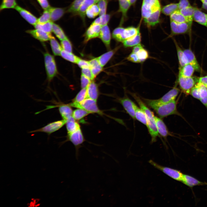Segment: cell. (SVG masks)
I'll use <instances>...</instances> for the list:
<instances>
[{"mask_svg":"<svg viewBox=\"0 0 207 207\" xmlns=\"http://www.w3.org/2000/svg\"><path fill=\"white\" fill-rule=\"evenodd\" d=\"M192 23L188 22L177 23L170 20L171 32L170 37L189 33L191 31Z\"/></svg>","mask_w":207,"mask_h":207,"instance_id":"52a82bcc","label":"cell"},{"mask_svg":"<svg viewBox=\"0 0 207 207\" xmlns=\"http://www.w3.org/2000/svg\"><path fill=\"white\" fill-rule=\"evenodd\" d=\"M195 69L191 64H188L182 67L179 68V76L184 77H191Z\"/></svg>","mask_w":207,"mask_h":207,"instance_id":"4316f807","label":"cell"},{"mask_svg":"<svg viewBox=\"0 0 207 207\" xmlns=\"http://www.w3.org/2000/svg\"><path fill=\"white\" fill-rule=\"evenodd\" d=\"M89 62L90 68L95 77L102 71L103 67L99 63L97 58H94Z\"/></svg>","mask_w":207,"mask_h":207,"instance_id":"f546056e","label":"cell"},{"mask_svg":"<svg viewBox=\"0 0 207 207\" xmlns=\"http://www.w3.org/2000/svg\"><path fill=\"white\" fill-rule=\"evenodd\" d=\"M61 43L62 49L70 52H72L71 43L68 38L61 41Z\"/></svg>","mask_w":207,"mask_h":207,"instance_id":"f5cc1de1","label":"cell"},{"mask_svg":"<svg viewBox=\"0 0 207 207\" xmlns=\"http://www.w3.org/2000/svg\"><path fill=\"white\" fill-rule=\"evenodd\" d=\"M52 22L59 20L64 15L66 11L64 8L51 7L48 9Z\"/></svg>","mask_w":207,"mask_h":207,"instance_id":"7402d4cb","label":"cell"},{"mask_svg":"<svg viewBox=\"0 0 207 207\" xmlns=\"http://www.w3.org/2000/svg\"><path fill=\"white\" fill-rule=\"evenodd\" d=\"M43 55L47 79L51 82L58 73L55 60L53 56L47 52L44 53Z\"/></svg>","mask_w":207,"mask_h":207,"instance_id":"5b68a950","label":"cell"},{"mask_svg":"<svg viewBox=\"0 0 207 207\" xmlns=\"http://www.w3.org/2000/svg\"><path fill=\"white\" fill-rule=\"evenodd\" d=\"M50 21V14L48 9L44 10L42 15L38 19L37 23L43 24Z\"/></svg>","mask_w":207,"mask_h":207,"instance_id":"c3c4849f","label":"cell"},{"mask_svg":"<svg viewBox=\"0 0 207 207\" xmlns=\"http://www.w3.org/2000/svg\"><path fill=\"white\" fill-rule=\"evenodd\" d=\"M53 23L52 22L50 21L43 24L37 23L34 26L35 29H40L47 33H51L52 32Z\"/></svg>","mask_w":207,"mask_h":207,"instance_id":"ab89813d","label":"cell"},{"mask_svg":"<svg viewBox=\"0 0 207 207\" xmlns=\"http://www.w3.org/2000/svg\"><path fill=\"white\" fill-rule=\"evenodd\" d=\"M68 135L67 140L71 142L74 146L76 150V157L77 159H78L79 155V148L85 141L80 128L68 134Z\"/></svg>","mask_w":207,"mask_h":207,"instance_id":"ba28073f","label":"cell"},{"mask_svg":"<svg viewBox=\"0 0 207 207\" xmlns=\"http://www.w3.org/2000/svg\"><path fill=\"white\" fill-rule=\"evenodd\" d=\"M149 162L155 168L161 171L172 179L181 182L183 174L180 171L169 167L161 165L150 160Z\"/></svg>","mask_w":207,"mask_h":207,"instance_id":"8992f818","label":"cell"},{"mask_svg":"<svg viewBox=\"0 0 207 207\" xmlns=\"http://www.w3.org/2000/svg\"><path fill=\"white\" fill-rule=\"evenodd\" d=\"M179 10L178 3H171L167 5L162 9V13L167 16H170L174 12Z\"/></svg>","mask_w":207,"mask_h":207,"instance_id":"74e56055","label":"cell"},{"mask_svg":"<svg viewBox=\"0 0 207 207\" xmlns=\"http://www.w3.org/2000/svg\"><path fill=\"white\" fill-rule=\"evenodd\" d=\"M87 98V89H82L73 99V103H80Z\"/></svg>","mask_w":207,"mask_h":207,"instance_id":"bcb514c9","label":"cell"},{"mask_svg":"<svg viewBox=\"0 0 207 207\" xmlns=\"http://www.w3.org/2000/svg\"><path fill=\"white\" fill-rule=\"evenodd\" d=\"M15 9L30 24L34 26L37 23L38 19L28 10L17 5Z\"/></svg>","mask_w":207,"mask_h":207,"instance_id":"7c38bea8","label":"cell"},{"mask_svg":"<svg viewBox=\"0 0 207 207\" xmlns=\"http://www.w3.org/2000/svg\"><path fill=\"white\" fill-rule=\"evenodd\" d=\"M139 31V26L137 27L130 26L126 28L119 26L113 30L112 36L117 41L122 43L134 37Z\"/></svg>","mask_w":207,"mask_h":207,"instance_id":"7a4b0ae2","label":"cell"},{"mask_svg":"<svg viewBox=\"0 0 207 207\" xmlns=\"http://www.w3.org/2000/svg\"><path fill=\"white\" fill-rule=\"evenodd\" d=\"M101 26L99 25L91 24L85 33V42L99 37Z\"/></svg>","mask_w":207,"mask_h":207,"instance_id":"9a60e30c","label":"cell"},{"mask_svg":"<svg viewBox=\"0 0 207 207\" xmlns=\"http://www.w3.org/2000/svg\"><path fill=\"white\" fill-rule=\"evenodd\" d=\"M134 108L135 119L147 126V120L145 113L140 108H139L135 104L134 105Z\"/></svg>","mask_w":207,"mask_h":207,"instance_id":"1f68e13d","label":"cell"},{"mask_svg":"<svg viewBox=\"0 0 207 207\" xmlns=\"http://www.w3.org/2000/svg\"><path fill=\"white\" fill-rule=\"evenodd\" d=\"M26 32L41 42H46L49 40L52 36L51 33H47L39 29L28 30Z\"/></svg>","mask_w":207,"mask_h":207,"instance_id":"4fadbf2b","label":"cell"},{"mask_svg":"<svg viewBox=\"0 0 207 207\" xmlns=\"http://www.w3.org/2000/svg\"><path fill=\"white\" fill-rule=\"evenodd\" d=\"M119 48L118 47H117L114 49L109 51L97 58L99 63L102 67L106 64Z\"/></svg>","mask_w":207,"mask_h":207,"instance_id":"4dcf8cb0","label":"cell"},{"mask_svg":"<svg viewBox=\"0 0 207 207\" xmlns=\"http://www.w3.org/2000/svg\"><path fill=\"white\" fill-rule=\"evenodd\" d=\"M66 123V121L62 119L54 121L47 124L39 129L31 131L30 133L44 132L49 135L61 128Z\"/></svg>","mask_w":207,"mask_h":207,"instance_id":"9c48e42d","label":"cell"},{"mask_svg":"<svg viewBox=\"0 0 207 207\" xmlns=\"http://www.w3.org/2000/svg\"><path fill=\"white\" fill-rule=\"evenodd\" d=\"M91 82V80L90 79L82 74L81 77V85L82 89H87Z\"/></svg>","mask_w":207,"mask_h":207,"instance_id":"db71d44e","label":"cell"},{"mask_svg":"<svg viewBox=\"0 0 207 207\" xmlns=\"http://www.w3.org/2000/svg\"><path fill=\"white\" fill-rule=\"evenodd\" d=\"M49 40L50 46L53 54L55 56L61 55L62 49L58 42L53 36Z\"/></svg>","mask_w":207,"mask_h":207,"instance_id":"836d02e7","label":"cell"},{"mask_svg":"<svg viewBox=\"0 0 207 207\" xmlns=\"http://www.w3.org/2000/svg\"><path fill=\"white\" fill-rule=\"evenodd\" d=\"M139 59L140 63L144 62L149 57V54L147 51L143 47L136 53Z\"/></svg>","mask_w":207,"mask_h":207,"instance_id":"f907efd6","label":"cell"},{"mask_svg":"<svg viewBox=\"0 0 207 207\" xmlns=\"http://www.w3.org/2000/svg\"><path fill=\"white\" fill-rule=\"evenodd\" d=\"M183 51L187 57L188 64L193 66L196 71H200V66L191 50L190 49H186Z\"/></svg>","mask_w":207,"mask_h":207,"instance_id":"484cf974","label":"cell"},{"mask_svg":"<svg viewBox=\"0 0 207 207\" xmlns=\"http://www.w3.org/2000/svg\"><path fill=\"white\" fill-rule=\"evenodd\" d=\"M98 2L95 0H85L80 6L76 14L80 17L84 23H85L87 10L90 5Z\"/></svg>","mask_w":207,"mask_h":207,"instance_id":"d6986e66","label":"cell"},{"mask_svg":"<svg viewBox=\"0 0 207 207\" xmlns=\"http://www.w3.org/2000/svg\"><path fill=\"white\" fill-rule=\"evenodd\" d=\"M150 107L155 111L160 118H164L172 115H180L177 111L175 100L167 103L152 105Z\"/></svg>","mask_w":207,"mask_h":207,"instance_id":"3957f363","label":"cell"},{"mask_svg":"<svg viewBox=\"0 0 207 207\" xmlns=\"http://www.w3.org/2000/svg\"><path fill=\"white\" fill-rule=\"evenodd\" d=\"M85 0H74L67 10L68 13L76 14L78 9Z\"/></svg>","mask_w":207,"mask_h":207,"instance_id":"b9f144b4","label":"cell"},{"mask_svg":"<svg viewBox=\"0 0 207 207\" xmlns=\"http://www.w3.org/2000/svg\"><path fill=\"white\" fill-rule=\"evenodd\" d=\"M198 82L201 83L207 88V75L200 77L198 79Z\"/></svg>","mask_w":207,"mask_h":207,"instance_id":"94428289","label":"cell"},{"mask_svg":"<svg viewBox=\"0 0 207 207\" xmlns=\"http://www.w3.org/2000/svg\"><path fill=\"white\" fill-rule=\"evenodd\" d=\"M95 0V1H97L98 2L99 1H100V0Z\"/></svg>","mask_w":207,"mask_h":207,"instance_id":"e7e4bbea","label":"cell"},{"mask_svg":"<svg viewBox=\"0 0 207 207\" xmlns=\"http://www.w3.org/2000/svg\"><path fill=\"white\" fill-rule=\"evenodd\" d=\"M72 116L66 121V126L68 134L72 133L80 128L78 123Z\"/></svg>","mask_w":207,"mask_h":207,"instance_id":"f1b7e54d","label":"cell"},{"mask_svg":"<svg viewBox=\"0 0 207 207\" xmlns=\"http://www.w3.org/2000/svg\"><path fill=\"white\" fill-rule=\"evenodd\" d=\"M142 4L156 9L161 8L159 0H143Z\"/></svg>","mask_w":207,"mask_h":207,"instance_id":"816d5d0a","label":"cell"},{"mask_svg":"<svg viewBox=\"0 0 207 207\" xmlns=\"http://www.w3.org/2000/svg\"><path fill=\"white\" fill-rule=\"evenodd\" d=\"M196 80L193 77H184L179 76L178 82L180 87L186 95L190 93L192 88L196 83Z\"/></svg>","mask_w":207,"mask_h":207,"instance_id":"8fae6325","label":"cell"},{"mask_svg":"<svg viewBox=\"0 0 207 207\" xmlns=\"http://www.w3.org/2000/svg\"><path fill=\"white\" fill-rule=\"evenodd\" d=\"M99 9L98 6L96 4L90 5L86 11V14L87 17L90 19L95 18L99 15Z\"/></svg>","mask_w":207,"mask_h":207,"instance_id":"8d00e7d4","label":"cell"},{"mask_svg":"<svg viewBox=\"0 0 207 207\" xmlns=\"http://www.w3.org/2000/svg\"><path fill=\"white\" fill-rule=\"evenodd\" d=\"M119 101L126 112L133 119H135V103L127 97L120 99Z\"/></svg>","mask_w":207,"mask_h":207,"instance_id":"5bb4252c","label":"cell"},{"mask_svg":"<svg viewBox=\"0 0 207 207\" xmlns=\"http://www.w3.org/2000/svg\"><path fill=\"white\" fill-rule=\"evenodd\" d=\"M137 0H128L131 5L134 4Z\"/></svg>","mask_w":207,"mask_h":207,"instance_id":"be15d7a7","label":"cell"},{"mask_svg":"<svg viewBox=\"0 0 207 207\" xmlns=\"http://www.w3.org/2000/svg\"><path fill=\"white\" fill-rule=\"evenodd\" d=\"M126 59L129 61L135 63H140L137 54L131 52L128 56Z\"/></svg>","mask_w":207,"mask_h":207,"instance_id":"9f6ffc18","label":"cell"},{"mask_svg":"<svg viewBox=\"0 0 207 207\" xmlns=\"http://www.w3.org/2000/svg\"><path fill=\"white\" fill-rule=\"evenodd\" d=\"M189 187L199 185H207V183L200 181L190 175L183 174L181 182Z\"/></svg>","mask_w":207,"mask_h":207,"instance_id":"2e32d148","label":"cell"},{"mask_svg":"<svg viewBox=\"0 0 207 207\" xmlns=\"http://www.w3.org/2000/svg\"><path fill=\"white\" fill-rule=\"evenodd\" d=\"M110 18V15L106 14L101 16L95 19L91 24L99 25L103 26L108 24Z\"/></svg>","mask_w":207,"mask_h":207,"instance_id":"7bdbcfd3","label":"cell"},{"mask_svg":"<svg viewBox=\"0 0 207 207\" xmlns=\"http://www.w3.org/2000/svg\"><path fill=\"white\" fill-rule=\"evenodd\" d=\"M108 0H101L97 2V5L99 9V16L106 14Z\"/></svg>","mask_w":207,"mask_h":207,"instance_id":"681fc988","label":"cell"},{"mask_svg":"<svg viewBox=\"0 0 207 207\" xmlns=\"http://www.w3.org/2000/svg\"><path fill=\"white\" fill-rule=\"evenodd\" d=\"M90 113L84 109L78 108L73 111L72 116L76 120H79Z\"/></svg>","mask_w":207,"mask_h":207,"instance_id":"ee69618b","label":"cell"},{"mask_svg":"<svg viewBox=\"0 0 207 207\" xmlns=\"http://www.w3.org/2000/svg\"><path fill=\"white\" fill-rule=\"evenodd\" d=\"M179 89L175 87L169 91L160 98L156 99H143L145 103L149 106L167 103L175 100L178 95Z\"/></svg>","mask_w":207,"mask_h":207,"instance_id":"277c9868","label":"cell"},{"mask_svg":"<svg viewBox=\"0 0 207 207\" xmlns=\"http://www.w3.org/2000/svg\"><path fill=\"white\" fill-rule=\"evenodd\" d=\"M155 120L159 134L165 138L170 135L163 121L160 118L155 116Z\"/></svg>","mask_w":207,"mask_h":207,"instance_id":"ffe728a7","label":"cell"},{"mask_svg":"<svg viewBox=\"0 0 207 207\" xmlns=\"http://www.w3.org/2000/svg\"><path fill=\"white\" fill-rule=\"evenodd\" d=\"M206 20H207V14H206Z\"/></svg>","mask_w":207,"mask_h":207,"instance_id":"03108f58","label":"cell"},{"mask_svg":"<svg viewBox=\"0 0 207 207\" xmlns=\"http://www.w3.org/2000/svg\"><path fill=\"white\" fill-rule=\"evenodd\" d=\"M157 10H158L142 4L141 9L142 17L144 19L147 18L153 13Z\"/></svg>","mask_w":207,"mask_h":207,"instance_id":"7dc6e473","label":"cell"},{"mask_svg":"<svg viewBox=\"0 0 207 207\" xmlns=\"http://www.w3.org/2000/svg\"><path fill=\"white\" fill-rule=\"evenodd\" d=\"M76 64L81 68L87 67L90 68L89 61L81 59L80 58Z\"/></svg>","mask_w":207,"mask_h":207,"instance_id":"91938a15","label":"cell"},{"mask_svg":"<svg viewBox=\"0 0 207 207\" xmlns=\"http://www.w3.org/2000/svg\"><path fill=\"white\" fill-rule=\"evenodd\" d=\"M17 5L16 0H2L0 6L1 11L6 9H15Z\"/></svg>","mask_w":207,"mask_h":207,"instance_id":"f6af8a7d","label":"cell"},{"mask_svg":"<svg viewBox=\"0 0 207 207\" xmlns=\"http://www.w3.org/2000/svg\"><path fill=\"white\" fill-rule=\"evenodd\" d=\"M37 1L44 10L48 9L50 7L48 0H37Z\"/></svg>","mask_w":207,"mask_h":207,"instance_id":"680465c9","label":"cell"},{"mask_svg":"<svg viewBox=\"0 0 207 207\" xmlns=\"http://www.w3.org/2000/svg\"><path fill=\"white\" fill-rule=\"evenodd\" d=\"M193 20L200 24L207 27L206 14L196 7H195Z\"/></svg>","mask_w":207,"mask_h":207,"instance_id":"44dd1931","label":"cell"},{"mask_svg":"<svg viewBox=\"0 0 207 207\" xmlns=\"http://www.w3.org/2000/svg\"><path fill=\"white\" fill-rule=\"evenodd\" d=\"M161 11L160 8L153 13L149 17L144 19V22L148 27L154 26L159 23Z\"/></svg>","mask_w":207,"mask_h":207,"instance_id":"cb8c5ba5","label":"cell"},{"mask_svg":"<svg viewBox=\"0 0 207 207\" xmlns=\"http://www.w3.org/2000/svg\"><path fill=\"white\" fill-rule=\"evenodd\" d=\"M99 37L106 47H109L111 36L110 30L108 24L102 26Z\"/></svg>","mask_w":207,"mask_h":207,"instance_id":"ac0fdd59","label":"cell"},{"mask_svg":"<svg viewBox=\"0 0 207 207\" xmlns=\"http://www.w3.org/2000/svg\"><path fill=\"white\" fill-rule=\"evenodd\" d=\"M77 108L84 109L91 113H96L100 115L103 114L98 108L97 101L88 98H86L79 104Z\"/></svg>","mask_w":207,"mask_h":207,"instance_id":"30bf717a","label":"cell"},{"mask_svg":"<svg viewBox=\"0 0 207 207\" xmlns=\"http://www.w3.org/2000/svg\"><path fill=\"white\" fill-rule=\"evenodd\" d=\"M174 42L177 51V54L179 63V68L182 67L185 65L188 64L187 57L184 51L179 46L176 41L174 40Z\"/></svg>","mask_w":207,"mask_h":207,"instance_id":"83f0119b","label":"cell"},{"mask_svg":"<svg viewBox=\"0 0 207 207\" xmlns=\"http://www.w3.org/2000/svg\"><path fill=\"white\" fill-rule=\"evenodd\" d=\"M61 56L64 59L71 62L76 64L80 59L72 52H68L63 49L62 51Z\"/></svg>","mask_w":207,"mask_h":207,"instance_id":"60d3db41","label":"cell"},{"mask_svg":"<svg viewBox=\"0 0 207 207\" xmlns=\"http://www.w3.org/2000/svg\"><path fill=\"white\" fill-rule=\"evenodd\" d=\"M141 41V33L139 31L137 34L133 38L126 40L122 42L125 47H134L140 43Z\"/></svg>","mask_w":207,"mask_h":207,"instance_id":"e575fe53","label":"cell"},{"mask_svg":"<svg viewBox=\"0 0 207 207\" xmlns=\"http://www.w3.org/2000/svg\"><path fill=\"white\" fill-rule=\"evenodd\" d=\"M178 4L179 10L191 6L188 0H179Z\"/></svg>","mask_w":207,"mask_h":207,"instance_id":"6f0895ef","label":"cell"},{"mask_svg":"<svg viewBox=\"0 0 207 207\" xmlns=\"http://www.w3.org/2000/svg\"><path fill=\"white\" fill-rule=\"evenodd\" d=\"M195 9V7L191 6L179 10L189 22H192Z\"/></svg>","mask_w":207,"mask_h":207,"instance_id":"f35d334b","label":"cell"},{"mask_svg":"<svg viewBox=\"0 0 207 207\" xmlns=\"http://www.w3.org/2000/svg\"><path fill=\"white\" fill-rule=\"evenodd\" d=\"M131 95L146 115L147 120V127L151 137L152 143L156 142L157 137L159 136V133L155 120V116L153 112L147 107L145 103L138 96L134 94H131Z\"/></svg>","mask_w":207,"mask_h":207,"instance_id":"6da1fadb","label":"cell"},{"mask_svg":"<svg viewBox=\"0 0 207 207\" xmlns=\"http://www.w3.org/2000/svg\"><path fill=\"white\" fill-rule=\"evenodd\" d=\"M202 3V7L207 10V0H200Z\"/></svg>","mask_w":207,"mask_h":207,"instance_id":"6125c7cd","label":"cell"},{"mask_svg":"<svg viewBox=\"0 0 207 207\" xmlns=\"http://www.w3.org/2000/svg\"><path fill=\"white\" fill-rule=\"evenodd\" d=\"M119 12L122 14V17L120 22V25L123 23L127 17V13L131 5L128 0H119Z\"/></svg>","mask_w":207,"mask_h":207,"instance_id":"603a6c76","label":"cell"},{"mask_svg":"<svg viewBox=\"0 0 207 207\" xmlns=\"http://www.w3.org/2000/svg\"><path fill=\"white\" fill-rule=\"evenodd\" d=\"M87 98L97 100L99 96L97 86L93 81H91L87 88Z\"/></svg>","mask_w":207,"mask_h":207,"instance_id":"d4e9b609","label":"cell"},{"mask_svg":"<svg viewBox=\"0 0 207 207\" xmlns=\"http://www.w3.org/2000/svg\"><path fill=\"white\" fill-rule=\"evenodd\" d=\"M82 74L89 78L91 80L95 78L91 70L89 67H87L82 68Z\"/></svg>","mask_w":207,"mask_h":207,"instance_id":"11a10c76","label":"cell"},{"mask_svg":"<svg viewBox=\"0 0 207 207\" xmlns=\"http://www.w3.org/2000/svg\"><path fill=\"white\" fill-rule=\"evenodd\" d=\"M52 108L58 107L59 112L63 119L66 121L72 116L73 111L71 106L69 104H60L51 106Z\"/></svg>","mask_w":207,"mask_h":207,"instance_id":"e0dca14e","label":"cell"},{"mask_svg":"<svg viewBox=\"0 0 207 207\" xmlns=\"http://www.w3.org/2000/svg\"><path fill=\"white\" fill-rule=\"evenodd\" d=\"M52 32L61 41L68 38L62 28L57 24L53 23Z\"/></svg>","mask_w":207,"mask_h":207,"instance_id":"d590c367","label":"cell"},{"mask_svg":"<svg viewBox=\"0 0 207 207\" xmlns=\"http://www.w3.org/2000/svg\"><path fill=\"white\" fill-rule=\"evenodd\" d=\"M170 21L177 23L186 22H190L183 15L179 10L176 11L172 14L170 16Z\"/></svg>","mask_w":207,"mask_h":207,"instance_id":"d6a6232c","label":"cell"}]
</instances>
